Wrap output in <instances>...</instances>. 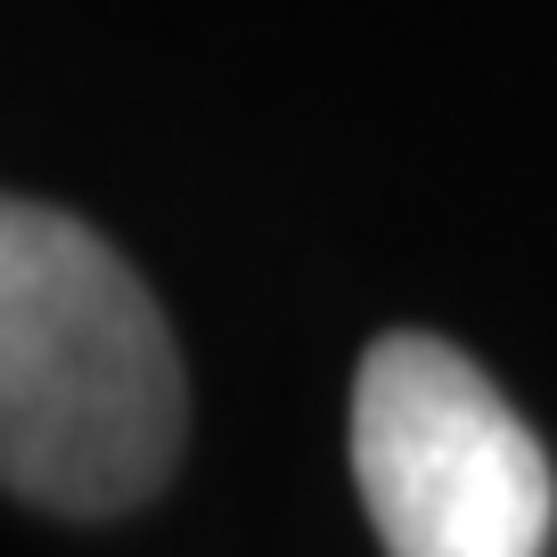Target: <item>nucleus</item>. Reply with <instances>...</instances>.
Segmentation results:
<instances>
[{"label":"nucleus","instance_id":"nucleus-2","mask_svg":"<svg viewBox=\"0 0 557 557\" xmlns=\"http://www.w3.org/2000/svg\"><path fill=\"white\" fill-rule=\"evenodd\" d=\"M352 484L385 557H541L557 475L508 394L443 336L394 329L352 369Z\"/></svg>","mask_w":557,"mask_h":557},{"label":"nucleus","instance_id":"nucleus-1","mask_svg":"<svg viewBox=\"0 0 557 557\" xmlns=\"http://www.w3.org/2000/svg\"><path fill=\"white\" fill-rule=\"evenodd\" d=\"M189 394L173 329L90 222L0 206V475L58 517H123L173 475Z\"/></svg>","mask_w":557,"mask_h":557}]
</instances>
